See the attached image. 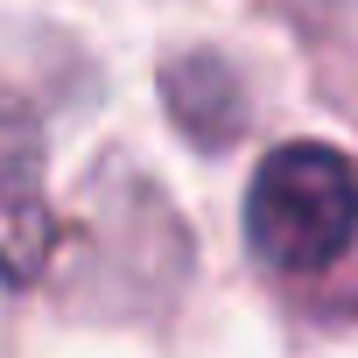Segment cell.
I'll list each match as a JSON object with an SVG mask.
<instances>
[{
	"label": "cell",
	"mask_w": 358,
	"mask_h": 358,
	"mask_svg": "<svg viewBox=\"0 0 358 358\" xmlns=\"http://www.w3.org/2000/svg\"><path fill=\"white\" fill-rule=\"evenodd\" d=\"M246 232L253 253L281 274H316L330 267L351 232H358V176L337 148L295 141L274 148L253 176V197H246Z\"/></svg>",
	"instance_id": "obj_1"
},
{
	"label": "cell",
	"mask_w": 358,
	"mask_h": 358,
	"mask_svg": "<svg viewBox=\"0 0 358 358\" xmlns=\"http://www.w3.org/2000/svg\"><path fill=\"white\" fill-rule=\"evenodd\" d=\"M57 253V218H50V190H43V141L29 127V113L0 92V274L8 281H36Z\"/></svg>",
	"instance_id": "obj_2"
}]
</instances>
